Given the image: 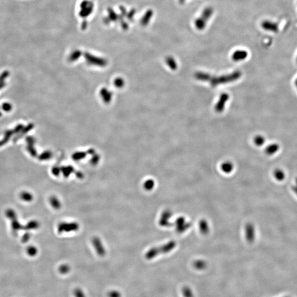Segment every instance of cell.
I'll list each match as a JSON object with an SVG mask.
<instances>
[{
  "instance_id": "18",
  "label": "cell",
  "mask_w": 297,
  "mask_h": 297,
  "mask_svg": "<svg viewBox=\"0 0 297 297\" xmlns=\"http://www.w3.org/2000/svg\"><path fill=\"white\" fill-rule=\"evenodd\" d=\"M184 294L186 297H192V294L191 293L189 289L186 288L184 290Z\"/></svg>"
},
{
  "instance_id": "4",
  "label": "cell",
  "mask_w": 297,
  "mask_h": 297,
  "mask_svg": "<svg viewBox=\"0 0 297 297\" xmlns=\"http://www.w3.org/2000/svg\"><path fill=\"white\" fill-rule=\"evenodd\" d=\"M172 212L170 211H166L162 214L160 221V225L164 227H169L171 223L169 221V219L172 217Z\"/></svg>"
},
{
  "instance_id": "19",
  "label": "cell",
  "mask_w": 297,
  "mask_h": 297,
  "mask_svg": "<svg viewBox=\"0 0 297 297\" xmlns=\"http://www.w3.org/2000/svg\"><path fill=\"white\" fill-rule=\"evenodd\" d=\"M69 271V268L67 266H62V268H61V272L62 273H66L68 272Z\"/></svg>"
},
{
  "instance_id": "15",
  "label": "cell",
  "mask_w": 297,
  "mask_h": 297,
  "mask_svg": "<svg viewBox=\"0 0 297 297\" xmlns=\"http://www.w3.org/2000/svg\"><path fill=\"white\" fill-rule=\"evenodd\" d=\"M108 297H121V294L118 291H111L108 294Z\"/></svg>"
},
{
  "instance_id": "13",
  "label": "cell",
  "mask_w": 297,
  "mask_h": 297,
  "mask_svg": "<svg viewBox=\"0 0 297 297\" xmlns=\"http://www.w3.org/2000/svg\"><path fill=\"white\" fill-rule=\"evenodd\" d=\"M8 75V72L6 71L4 72V73H2L0 76V89L4 86V80H5V79L7 77Z\"/></svg>"
},
{
  "instance_id": "3",
  "label": "cell",
  "mask_w": 297,
  "mask_h": 297,
  "mask_svg": "<svg viewBox=\"0 0 297 297\" xmlns=\"http://www.w3.org/2000/svg\"><path fill=\"white\" fill-rule=\"evenodd\" d=\"M245 238L249 243H253L255 240V228L251 223H248L245 226Z\"/></svg>"
},
{
  "instance_id": "11",
  "label": "cell",
  "mask_w": 297,
  "mask_h": 297,
  "mask_svg": "<svg viewBox=\"0 0 297 297\" xmlns=\"http://www.w3.org/2000/svg\"><path fill=\"white\" fill-rule=\"evenodd\" d=\"M254 143L257 146H261L265 143V139L262 136H256L254 139Z\"/></svg>"
},
{
  "instance_id": "7",
  "label": "cell",
  "mask_w": 297,
  "mask_h": 297,
  "mask_svg": "<svg viewBox=\"0 0 297 297\" xmlns=\"http://www.w3.org/2000/svg\"><path fill=\"white\" fill-rule=\"evenodd\" d=\"M15 131V129L14 130H9L6 133L5 136H4V139L2 140L1 141H0V147L2 146V145H4V144H6L7 142L8 139L10 138L11 136L14 133Z\"/></svg>"
},
{
  "instance_id": "5",
  "label": "cell",
  "mask_w": 297,
  "mask_h": 297,
  "mask_svg": "<svg viewBox=\"0 0 297 297\" xmlns=\"http://www.w3.org/2000/svg\"><path fill=\"white\" fill-rule=\"evenodd\" d=\"M200 231L202 234L206 235L209 232L210 228L208 221L205 219H201L199 223Z\"/></svg>"
},
{
  "instance_id": "12",
  "label": "cell",
  "mask_w": 297,
  "mask_h": 297,
  "mask_svg": "<svg viewBox=\"0 0 297 297\" xmlns=\"http://www.w3.org/2000/svg\"><path fill=\"white\" fill-rule=\"evenodd\" d=\"M234 59L236 60H243L246 57V53H244L243 52H237L233 56Z\"/></svg>"
},
{
  "instance_id": "16",
  "label": "cell",
  "mask_w": 297,
  "mask_h": 297,
  "mask_svg": "<svg viewBox=\"0 0 297 297\" xmlns=\"http://www.w3.org/2000/svg\"><path fill=\"white\" fill-rule=\"evenodd\" d=\"M154 182L153 180H149V181H147V183H146V185H145L146 188L148 189L149 190L152 189L154 187Z\"/></svg>"
},
{
  "instance_id": "14",
  "label": "cell",
  "mask_w": 297,
  "mask_h": 297,
  "mask_svg": "<svg viewBox=\"0 0 297 297\" xmlns=\"http://www.w3.org/2000/svg\"><path fill=\"white\" fill-rule=\"evenodd\" d=\"M74 294L75 297H85L82 290L80 288H76L74 291Z\"/></svg>"
},
{
  "instance_id": "10",
  "label": "cell",
  "mask_w": 297,
  "mask_h": 297,
  "mask_svg": "<svg viewBox=\"0 0 297 297\" xmlns=\"http://www.w3.org/2000/svg\"><path fill=\"white\" fill-rule=\"evenodd\" d=\"M274 175L276 178L279 181H281L284 178V173L280 170H276L274 172Z\"/></svg>"
},
{
  "instance_id": "2",
  "label": "cell",
  "mask_w": 297,
  "mask_h": 297,
  "mask_svg": "<svg viewBox=\"0 0 297 297\" xmlns=\"http://www.w3.org/2000/svg\"><path fill=\"white\" fill-rule=\"evenodd\" d=\"M175 224V230L179 233H182L186 232L192 226V223L189 222H186V218L183 217H179L177 218Z\"/></svg>"
},
{
  "instance_id": "6",
  "label": "cell",
  "mask_w": 297,
  "mask_h": 297,
  "mask_svg": "<svg viewBox=\"0 0 297 297\" xmlns=\"http://www.w3.org/2000/svg\"><path fill=\"white\" fill-rule=\"evenodd\" d=\"M221 168L223 172L225 173H229L232 172L234 168L232 163L229 161H226L221 166Z\"/></svg>"
},
{
  "instance_id": "8",
  "label": "cell",
  "mask_w": 297,
  "mask_h": 297,
  "mask_svg": "<svg viewBox=\"0 0 297 297\" xmlns=\"http://www.w3.org/2000/svg\"><path fill=\"white\" fill-rule=\"evenodd\" d=\"M279 149V147L277 145H270L266 149V152L268 155H272L275 153Z\"/></svg>"
},
{
  "instance_id": "9",
  "label": "cell",
  "mask_w": 297,
  "mask_h": 297,
  "mask_svg": "<svg viewBox=\"0 0 297 297\" xmlns=\"http://www.w3.org/2000/svg\"><path fill=\"white\" fill-rule=\"evenodd\" d=\"M194 266L195 268L198 270H202L205 268L206 267V263L203 260H197L194 262Z\"/></svg>"
},
{
  "instance_id": "17",
  "label": "cell",
  "mask_w": 297,
  "mask_h": 297,
  "mask_svg": "<svg viewBox=\"0 0 297 297\" xmlns=\"http://www.w3.org/2000/svg\"><path fill=\"white\" fill-rule=\"evenodd\" d=\"M12 108V107L11 104H8V103L4 104H3V106H2L3 110H4V111H7V112L11 111Z\"/></svg>"
},
{
  "instance_id": "1",
  "label": "cell",
  "mask_w": 297,
  "mask_h": 297,
  "mask_svg": "<svg viewBox=\"0 0 297 297\" xmlns=\"http://www.w3.org/2000/svg\"><path fill=\"white\" fill-rule=\"evenodd\" d=\"M177 245V243L175 241L171 240L167 243L165 244L164 245L158 248H154L151 249L147 253L146 257L147 259H152L156 256L158 254L161 253H169L173 249L175 248Z\"/></svg>"
}]
</instances>
